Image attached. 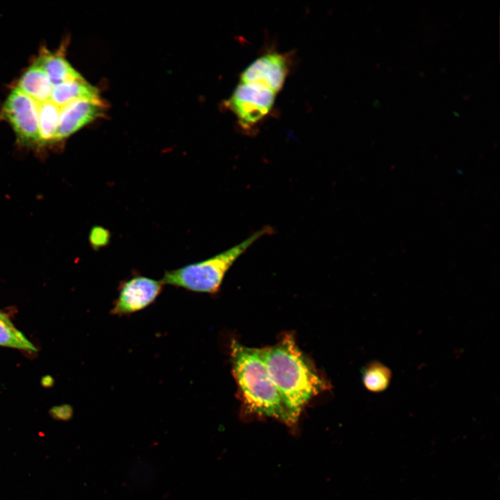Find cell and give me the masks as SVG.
<instances>
[{"mask_svg": "<svg viewBox=\"0 0 500 500\" xmlns=\"http://www.w3.org/2000/svg\"><path fill=\"white\" fill-rule=\"evenodd\" d=\"M276 93L258 83H240L228 101L240 124L249 127L258 122L271 110Z\"/></svg>", "mask_w": 500, "mask_h": 500, "instance_id": "5b68a950", "label": "cell"}, {"mask_svg": "<svg viewBox=\"0 0 500 500\" xmlns=\"http://www.w3.org/2000/svg\"><path fill=\"white\" fill-rule=\"evenodd\" d=\"M105 104L100 99H81L59 109L56 142L62 141L103 115Z\"/></svg>", "mask_w": 500, "mask_h": 500, "instance_id": "52a82bcc", "label": "cell"}, {"mask_svg": "<svg viewBox=\"0 0 500 500\" xmlns=\"http://www.w3.org/2000/svg\"><path fill=\"white\" fill-rule=\"evenodd\" d=\"M33 62L44 71L53 85L65 81L83 78L67 60L61 49L52 52L43 48Z\"/></svg>", "mask_w": 500, "mask_h": 500, "instance_id": "9c48e42d", "label": "cell"}, {"mask_svg": "<svg viewBox=\"0 0 500 500\" xmlns=\"http://www.w3.org/2000/svg\"><path fill=\"white\" fill-rule=\"evenodd\" d=\"M233 374L247 409L288 424L295 422L285 407L261 356L260 349L233 342Z\"/></svg>", "mask_w": 500, "mask_h": 500, "instance_id": "7a4b0ae2", "label": "cell"}, {"mask_svg": "<svg viewBox=\"0 0 500 500\" xmlns=\"http://www.w3.org/2000/svg\"><path fill=\"white\" fill-rule=\"evenodd\" d=\"M260 351L285 407L296 422L310 400L326 388V382L290 334Z\"/></svg>", "mask_w": 500, "mask_h": 500, "instance_id": "6da1fadb", "label": "cell"}, {"mask_svg": "<svg viewBox=\"0 0 500 500\" xmlns=\"http://www.w3.org/2000/svg\"><path fill=\"white\" fill-rule=\"evenodd\" d=\"M110 239V232L101 226H95L90 231V241L92 247L96 249L107 245Z\"/></svg>", "mask_w": 500, "mask_h": 500, "instance_id": "9a60e30c", "label": "cell"}, {"mask_svg": "<svg viewBox=\"0 0 500 500\" xmlns=\"http://www.w3.org/2000/svg\"><path fill=\"white\" fill-rule=\"evenodd\" d=\"M272 233L270 226L263 227L240 244L212 258L167 271L160 281L163 285L189 291L216 293L220 288L226 273L235 261L256 240Z\"/></svg>", "mask_w": 500, "mask_h": 500, "instance_id": "3957f363", "label": "cell"}, {"mask_svg": "<svg viewBox=\"0 0 500 500\" xmlns=\"http://www.w3.org/2000/svg\"><path fill=\"white\" fill-rule=\"evenodd\" d=\"M0 116L10 124L19 142L28 147L40 146L37 104L15 86L4 101Z\"/></svg>", "mask_w": 500, "mask_h": 500, "instance_id": "277c9868", "label": "cell"}, {"mask_svg": "<svg viewBox=\"0 0 500 500\" xmlns=\"http://www.w3.org/2000/svg\"><path fill=\"white\" fill-rule=\"evenodd\" d=\"M0 346L27 351H35L33 344L0 311Z\"/></svg>", "mask_w": 500, "mask_h": 500, "instance_id": "4fadbf2b", "label": "cell"}, {"mask_svg": "<svg viewBox=\"0 0 500 500\" xmlns=\"http://www.w3.org/2000/svg\"><path fill=\"white\" fill-rule=\"evenodd\" d=\"M40 131V146L56 142L59 121V109L51 101L37 103Z\"/></svg>", "mask_w": 500, "mask_h": 500, "instance_id": "7c38bea8", "label": "cell"}, {"mask_svg": "<svg viewBox=\"0 0 500 500\" xmlns=\"http://www.w3.org/2000/svg\"><path fill=\"white\" fill-rule=\"evenodd\" d=\"M287 74L285 58L273 53L264 55L251 63L241 74L240 83L261 84L276 94L282 88Z\"/></svg>", "mask_w": 500, "mask_h": 500, "instance_id": "ba28073f", "label": "cell"}, {"mask_svg": "<svg viewBox=\"0 0 500 500\" xmlns=\"http://www.w3.org/2000/svg\"><path fill=\"white\" fill-rule=\"evenodd\" d=\"M81 99H100L98 90L83 78L53 85L50 101L58 108Z\"/></svg>", "mask_w": 500, "mask_h": 500, "instance_id": "8fae6325", "label": "cell"}, {"mask_svg": "<svg viewBox=\"0 0 500 500\" xmlns=\"http://www.w3.org/2000/svg\"><path fill=\"white\" fill-rule=\"evenodd\" d=\"M390 369L378 361L369 362L362 372V383L367 390L381 392L386 390L390 383Z\"/></svg>", "mask_w": 500, "mask_h": 500, "instance_id": "5bb4252c", "label": "cell"}, {"mask_svg": "<svg viewBox=\"0 0 500 500\" xmlns=\"http://www.w3.org/2000/svg\"><path fill=\"white\" fill-rule=\"evenodd\" d=\"M37 103L50 101L53 85L44 71L35 62L22 74L15 85Z\"/></svg>", "mask_w": 500, "mask_h": 500, "instance_id": "30bf717a", "label": "cell"}, {"mask_svg": "<svg viewBox=\"0 0 500 500\" xmlns=\"http://www.w3.org/2000/svg\"><path fill=\"white\" fill-rule=\"evenodd\" d=\"M162 288L160 281L146 276H137L127 279L120 284L110 312L120 317L140 311L156 301Z\"/></svg>", "mask_w": 500, "mask_h": 500, "instance_id": "8992f818", "label": "cell"}]
</instances>
